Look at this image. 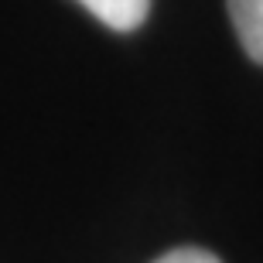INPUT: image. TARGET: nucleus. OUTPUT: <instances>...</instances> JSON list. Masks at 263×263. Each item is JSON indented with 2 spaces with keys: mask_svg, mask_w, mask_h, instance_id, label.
<instances>
[{
  "mask_svg": "<svg viewBox=\"0 0 263 263\" xmlns=\"http://www.w3.org/2000/svg\"><path fill=\"white\" fill-rule=\"evenodd\" d=\"M236 38L256 65H263V0H226Z\"/></svg>",
  "mask_w": 263,
  "mask_h": 263,
  "instance_id": "nucleus-1",
  "label": "nucleus"
},
{
  "mask_svg": "<svg viewBox=\"0 0 263 263\" xmlns=\"http://www.w3.org/2000/svg\"><path fill=\"white\" fill-rule=\"evenodd\" d=\"M79 4L113 31H137L151 14V0H79Z\"/></svg>",
  "mask_w": 263,
  "mask_h": 263,
  "instance_id": "nucleus-2",
  "label": "nucleus"
},
{
  "mask_svg": "<svg viewBox=\"0 0 263 263\" xmlns=\"http://www.w3.org/2000/svg\"><path fill=\"white\" fill-rule=\"evenodd\" d=\"M154 263H222V260L215 253H209V250H198V246H178L171 253L157 256Z\"/></svg>",
  "mask_w": 263,
  "mask_h": 263,
  "instance_id": "nucleus-3",
  "label": "nucleus"
}]
</instances>
